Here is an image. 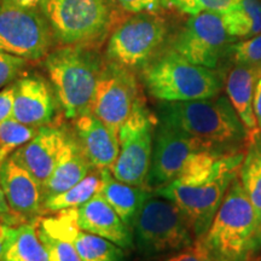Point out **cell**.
<instances>
[{
	"mask_svg": "<svg viewBox=\"0 0 261 261\" xmlns=\"http://www.w3.org/2000/svg\"><path fill=\"white\" fill-rule=\"evenodd\" d=\"M73 130L93 169H112L120 152L119 137L114 135L92 112L76 117Z\"/></svg>",
	"mask_w": 261,
	"mask_h": 261,
	"instance_id": "obj_17",
	"label": "cell"
},
{
	"mask_svg": "<svg viewBox=\"0 0 261 261\" xmlns=\"http://www.w3.org/2000/svg\"><path fill=\"white\" fill-rule=\"evenodd\" d=\"M100 187H102L100 171L98 169L91 171L83 180L75 184L74 187L56 196L48 197L42 202V215L54 214L64 210L80 208L99 192Z\"/></svg>",
	"mask_w": 261,
	"mask_h": 261,
	"instance_id": "obj_24",
	"label": "cell"
},
{
	"mask_svg": "<svg viewBox=\"0 0 261 261\" xmlns=\"http://www.w3.org/2000/svg\"><path fill=\"white\" fill-rule=\"evenodd\" d=\"M15 83L0 90V125L11 119L14 114Z\"/></svg>",
	"mask_w": 261,
	"mask_h": 261,
	"instance_id": "obj_34",
	"label": "cell"
},
{
	"mask_svg": "<svg viewBox=\"0 0 261 261\" xmlns=\"http://www.w3.org/2000/svg\"><path fill=\"white\" fill-rule=\"evenodd\" d=\"M154 261H214L211 253L208 252L207 247L204 246L203 241L197 238L191 246L177 252L165 254V255L149 259Z\"/></svg>",
	"mask_w": 261,
	"mask_h": 261,
	"instance_id": "obj_31",
	"label": "cell"
},
{
	"mask_svg": "<svg viewBox=\"0 0 261 261\" xmlns=\"http://www.w3.org/2000/svg\"><path fill=\"white\" fill-rule=\"evenodd\" d=\"M103 65L100 55L90 45H63L45 57V70L67 119L91 112Z\"/></svg>",
	"mask_w": 261,
	"mask_h": 261,
	"instance_id": "obj_2",
	"label": "cell"
},
{
	"mask_svg": "<svg viewBox=\"0 0 261 261\" xmlns=\"http://www.w3.org/2000/svg\"><path fill=\"white\" fill-rule=\"evenodd\" d=\"M54 38L41 11L0 0V51L38 61L50 54Z\"/></svg>",
	"mask_w": 261,
	"mask_h": 261,
	"instance_id": "obj_9",
	"label": "cell"
},
{
	"mask_svg": "<svg viewBox=\"0 0 261 261\" xmlns=\"http://www.w3.org/2000/svg\"><path fill=\"white\" fill-rule=\"evenodd\" d=\"M100 174H102V187L99 194L112 205L123 223L132 228L137 214L151 192L146 188L136 187L117 180L110 168L100 169Z\"/></svg>",
	"mask_w": 261,
	"mask_h": 261,
	"instance_id": "obj_22",
	"label": "cell"
},
{
	"mask_svg": "<svg viewBox=\"0 0 261 261\" xmlns=\"http://www.w3.org/2000/svg\"><path fill=\"white\" fill-rule=\"evenodd\" d=\"M244 156L242 151L230 152L210 177L192 182L173 180L154 192L174 202L187 218L196 240L202 238L211 227L228 188L238 177Z\"/></svg>",
	"mask_w": 261,
	"mask_h": 261,
	"instance_id": "obj_5",
	"label": "cell"
},
{
	"mask_svg": "<svg viewBox=\"0 0 261 261\" xmlns=\"http://www.w3.org/2000/svg\"><path fill=\"white\" fill-rule=\"evenodd\" d=\"M201 150L204 149L184 130L158 120L148 178L149 190H156L175 180L189 159Z\"/></svg>",
	"mask_w": 261,
	"mask_h": 261,
	"instance_id": "obj_13",
	"label": "cell"
},
{
	"mask_svg": "<svg viewBox=\"0 0 261 261\" xmlns=\"http://www.w3.org/2000/svg\"><path fill=\"white\" fill-rule=\"evenodd\" d=\"M69 240L81 261H126L125 249L106 238L80 230L77 224L69 230Z\"/></svg>",
	"mask_w": 261,
	"mask_h": 261,
	"instance_id": "obj_25",
	"label": "cell"
},
{
	"mask_svg": "<svg viewBox=\"0 0 261 261\" xmlns=\"http://www.w3.org/2000/svg\"><path fill=\"white\" fill-rule=\"evenodd\" d=\"M260 76V70L236 64L228 71L225 79V90L227 97L246 127L249 137V144H252L260 137L255 113H254V91H255L256 81Z\"/></svg>",
	"mask_w": 261,
	"mask_h": 261,
	"instance_id": "obj_20",
	"label": "cell"
},
{
	"mask_svg": "<svg viewBox=\"0 0 261 261\" xmlns=\"http://www.w3.org/2000/svg\"><path fill=\"white\" fill-rule=\"evenodd\" d=\"M77 226L80 230L106 238L122 249L135 246L132 228L123 223L99 192L77 208Z\"/></svg>",
	"mask_w": 261,
	"mask_h": 261,
	"instance_id": "obj_18",
	"label": "cell"
},
{
	"mask_svg": "<svg viewBox=\"0 0 261 261\" xmlns=\"http://www.w3.org/2000/svg\"><path fill=\"white\" fill-rule=\"evenodd\" d=\"M223 19L228 34L233 39H248L261 34V0H240Z\"/></svg>",
	"mask_w": 261,
	"mask_h": 261,
	"instance_id": "obj_26",
	"label": "cell"
},
{
	"mask_svg": "<svg viewBox=\"0 0 261 261\" xmlns=\"http://www.w3.org/2000/svg\"><path fill=\"white\" fill-rule=\"evenodd\" d=\"M227 51L234 64L246 65L261 71V34L236 42Z\"/></svg>",
	"mask_w": 261,
	"mask_h": 261,
	"instance_id": "obj_30",
	"label": "cell"
},
{
	"mask_svg": "<svg viewBox=\"0 0 261 261\" xmlns=\"http://www.w3.org/2000/svg\"><path fill=\"white\" fill-rule=\"evenodd\" d=\"M166 35L165 21L156 14L133 15L109 37L107 60L130 70L143 68L155 57Z\"/></svg>",
	"mask_w": 261,
	"mask_h": 261,
	"instance_id": "obj_10",
	"label": "cell"
},
{
	"mask_svg": "<svg viewBox=\"0 0 261 261\" xmlns=\"http://www.w3.org/2000/svg\"><path fill=\"white\" fill-rule=\"evenodd\" d=\"M117 5L127 12L137 14H158L161 9L162 0H115Z\"/></svg>",
	"mask_w": 261,
	"mask_h": 261,
	"instance_id": "obj_33",
	"label": "cell"
},
{
	"mask_svg": "<svg viewBox=\"0 0 261 261\" xmlns=\"http://www.w3.org/2000/svg\"><path fill=\"white\" fill-rule=\"evenodd\" d=\"M77 224V208L64 210L38 220V234L47 252V261H81L69 240V230Z\"/></svg>",
	"mask_w": 261,
	"mask_h": 261,
	"instance_id": "obj_21",
	"label": "cell"
},
{
	"mask_svg": "<svg viewBox=\"0 0 261 261\" xmlns=\"http://www.w3.org/2000/svg\"><path fill=\"white\" fill-rule=\"evenodd\" d=\"M254 113H255L257 128L260 133L259 138H261V76L257 79L255 91H254Z\"/></svg>",
	"mask_w": 261,
	"mask_h": 261,
	"instance_id": "obj_35",
	"label": "cell"
},
{
	"mask_svg": "<svg viewBox=\"0 0 261 261\" xmlns=\"http://www.w3.org/2000/svg\"><path fill=\"white\" fill-rule=\"evenodd\" d=\"M65 125L42 126L27 144L18 148L11 158L37 179L41 189L50 179L67 139Z\"/></svg>",
	"mask_w": 261,
	"mask_h": 261,
	"instance_id": "obj_16",
	"label": "cell"
},
{
	"mask_svg": "<svg viewBox=\"0 0 261 261\" xmlns=\"http://www.w3.org/2000/svg\"><path fill=\"white\" fill-rule=\"evenodd\" d=\"M89 160L77 142L74 130L68 128L67 139L50 179L42 188V202L63 192L86 177L92 171Z\"/></svg>",
	"mask_w": 261,
	"mask_h": 261,
	"instance_id": "obj_19",
	"label": "cell"
},
{
	"mask_svg": "<svg viewBox=\"0 0 261 261\" xmlns=\"http://www.w3.org/2000/svg\"><path fill=\"white\" fill-rule=\"evenodd\" d=\"M40 11L62 45H91L102 39L116 17L115 0H44Z\"/></svg>",
	"mask_w": 261,
	"mask_h": 261,
	"instance_id": "obj_7",
	"label": "cell"
},
{
	"mask_svg": "<svg viewBox=\"0 0 261 261\" xmlns=\"http://www.w3.org/2000/svg\"><path fill=\"white\" fill-rule=\"evenodd\" d=\"M156 123L145 102L140 99L119 130L120 152L112 167L117 180L148 189Z\"/></svg>",
	"mask_w": 261,
	"mask_h": 261,
	"instance_id": "obj_8",
	"label": "cell"
},
{
	"mask_svg": "<svg viewBox=\"0 0 261 261\" xmlns=\"http://www.w3.org/2000/svg\"><path fill=\"white\" fill-rule=\"evenodd\" d=\"M57 107L60 106L51 84L40 75H23L15 81V120L40 128L55 121Z\"/></svg>",
	"mask_w": 261,
	"mask_h": 261,
	"instance_id": "obj_14",
	"label": "cell"
},
{
	"mask_svg": "<svg viewBox=\"0 0 261 261\" xmlns=\"http://www.w3.org/2000/svg\"><path fill=\"white\" fill-rule=\"evenodd\" d=\"M132 231L137 252L144 259L177 252L196 241L178 205L152 191L137 214Z\"/></svg>",
	"mask_w": 261,
	"mask_h": 261,
	"instance_id": "obj_6",
	"label": "cell"
},
{
	"mask_svg": "<svg viewBox=\"0 0 261 261\" xmlns=\"http://www.w3.org/2000/svg\"><path fill=\"white\" fill-rule=\"evenodd\" d=\"M38 220L12 227L0 261H47V252L38 234Z\"/></svg>",
	"mask_w": 261,
	"mask_h": 261,
	"instance_id": "obj_23",
	"label": "cell"
},
{
	"mask_svg": "<svg viewBox=\"0 0 261 261\" xmlns=\"http://www.w3.org/2000/svg\"><path fill=\"white\" fill-rule=\"evenodd\" d=\"M238 2L240 0H162V4L180 14L195 16L202 12L224 14Z\"/></svg>",
	"mask_w": 261,
	"mask_h": 261,
	"instance_id": "obj_29",
	"label": "cell"
},
{
	"mask_svg": "<svg viewBox=\"0 0 261 261\" xmlns=\"http://www.w3.org/2000/svg\"><path fill=\"white\" fill-rule=\"evenodd\" d=\"M240 179L252 202L261 230V138L249 144L240 169Z\"/></svg>",
	"mask_w": 261,
	"mask_h": 261,
	"instance_id": "obj_27",
	"label": "cell"
},
{
	"mask_svg": "<svg viewBox=\"0 0 261 261\" xmlns=\"http://www.w3.org/2000/svg\"><path fill=\"white\" fill-rule=\"evenodd\" d=\"M201 240L214 261H247L261 247L255 211L238 177Z\"/></svg>",
	"mask_w": 261,
	"mask_h": 261,
	"instance_id": "obj_3",
	"label": "cell"
},
{
	"mask_svg": "<svg viewBox=\"0 0 261 261\" xmlns=\"http://www.w3.org/2000/svg\"><path fill=\"white\" fill-rule=\"evenodd\" d=\"M11 2H14L15 4H17L19 6H23V8L38 9L40 8V5L42 4L44 0H11Z\"/></svg>",
	"mask_w": 261,
	"mask_h": 261,
	"instance_id": "obj_37",
	"label": "cell"
},
{
	"mask_svg": "<svg viewBox=\"0 0 261 261\" xmlns=\"http://www.w3.org/2000/svg\"><path fill=\"white\" fill-rule=\"evenodd\" d=\"M232 40L223 14L202 12L188 19L173 41L172 50L191 63L215 69Z\"/></svg>",
	"mask_w": 261,
	"mask_h": 261,
	"instance_id": "obj_12",
	"label": "cell"
},
{
	"mask_svg": "<svg viewBox=\"0 0 261 261\" xmlns=\"http://www.w3.org/2000/svg\"><path fill=\"white\" fill-rule=\"evenodd\" d=\"M142 81L160 102H187L220 94L223 79L212 68L191 63L169 50L155 56L142 68Z\"/></svg>",
	"mask_w": 261,
	"mask_h": 261,
	"instance_id": "obj_4",
	"label": "cell"
},
{
	"mask_svg": "<svg viewBox=\"0 0 261 261\" xmlns=\"http://www.w3.org/2000/svg\"><path fill=\"white\" fill-rule=\"evenodd\" d=\"M0 214L2 215H12L11 211H10L8 202L5 200L4 192L2 190V187H0Z\"/></svg>",
	"mask_w": 261,
	"mask_h": 261,
	"instance_id": "obj_38",
	"label": "cell"
},
{
	"mask_svg": "<svg viewBox=\"0 0 261 261\" xmlns=\"http://www.w3.org/2000/svg\"><path fill=\"white\" fill-rule=\"evenodd\" d=\"M12 226H10L8 223H0V257L4 253L6 244L9 242L10 234H11Z\"/></svg>",
	"mask_w": 261,
	"mask_h": 261,
	"instance_id": "obj_36",
	"label": "cell"
},
{
	"mask_svg": "<svg viewBox=\"0 0 261 261\" xmlns=\"http://www.w3.org/2000/svg\"><path fill=\"white\" fill-rule=\"evenodd\" d=\"M27 62L21 57L0 51V90L17 80L27 67Z\"/></svg>",
	"mask_w": 261,
	"mask_h": 261,
	"instance_id": "obj_32",
	"label": "cell"
},
{
	"mask_svg": "<svg viewBox=\"0 0 261 261\" xmlns=\"http://www.w3.org/2000/svg\"><path fill=\"white\" fill-rule=\"evenodd\" d=\"M0 187L11 214L21 223L42 215V189L37 179L12 158L0 166Z\"/></svg>",
	"mask_w": 261,
	"mask_h": 261,
	"instance_id": "obj_15",
	"label": "cell"
},
{
	"mask_svg": "<svg viewBox=\"0 0 261 261\" xmlns=\"http://www.w3.org/2000/svg\"><path fill=\"white\" fill-rule=\"evenodd\" d=\"M39 128L21 123L14 117L0 125V166L4 163L11 155L27 144L38 133Z\"/></svg>",
	"mask_w": 261,
	"mask_h": 261,
	"instance_id": "obj_28",
	"label": "cell"
},
{
	"mask_svg": "<svg viewBox=\"0 0 261 261\" xmlns=\"http://www.w3.org/2000/svg\"><path fill=\"white\" fill-rule=\"evenodd\" d=\"M156 117L184 130L208 151L236 152L249 140L232 103L223 94L187 102H160Z\"/></svg>",
	"mask_w": 261,
	"mask_h": 261,
	"instance_id": "obj_1",
	"label": "cell"
},
{
	"mask_svg": "<svg viewBox=\"0 0 261 261\" xmlns=\"http://www.w3.org/2000/svg\"><path fill=\"white\" fill-rule=\"evenodd\" d=\"M142 99L139 85L128 68L108 61L104 63L91 112L119 137V130Z\"/></svg>",
	"mask_w": 261,
	"mask_h": 261,
	"instance_id": "obj_11",
	"label": "cell"
}]
</instances>
